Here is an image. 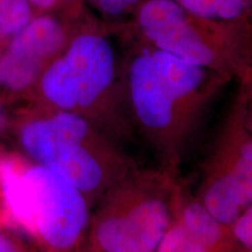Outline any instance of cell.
I'll list each match as a JSON object with an SVG mask.
<instances>
[{
  "label": "cell",
  "instance_id": "cell-4",
  "mask_svg": "<svg viewBox=\"0 0 252 252\" xmlns=\"http://www.w3.org/2000/svg\"><path fill=\"white\" fill-rule=\"evenodd\" d=\"M64 42L61 21L52 15L32 18L0 58V86L13 91L26 89Z\"/></svg>",
  "mask_w": 252,
  "mask_h": 252
},
{
  "label": "cell",
  "instance_id": "cell-1",
  "mask_svg": "<svg viewBox=\"0 0 252 252\" xmlns=\"http://www.w3.org/2000/svg\"><path fill=\"white\" fill-rule=\"evenodd\" d=\"M115 67V53L105 37L81 34L43 71L41 89L59 108H86L111 86Z\"/></svg>",
  "mask_w": 252,
  "mask_h": 252
},
{
  "label": "cell",
  "instance_id": "cell-18",
  "mask_svg": "<svg viewBox=\"0 0 252 252\" xmlns=\"http://www.w3.org/2000/svg\"><path fill=\"white\" fill-rule=\"evenodd\" d=\"M32 6H35L37 8H52L60 2L67 1V0H28ZM69 1V0H68Z\"/></svg>",
  "mask_w": 252,
  "mask_h": 252
},
{
  "label": "cell",
  "instance_id": "cell-9",
  "mask_svg": "<svg viewBox=\"0 0 252 252\" xmlns=\"http://www.w3.org/2000/svg\"><path fill=\"white\" fill-rule=\"evenodd\" d=\"M0 193L12 219L31 231L30 204L24 171L8 159L0 160Z\"/></svg>",
  "mask_w": 252,
  "mask_h": 252
},
{
  "label": "cell",
  "instance_id": "cell-14",
  "mask_svg": "<svg viewBox=\"0 0 252 252\" xmlns=\"http://www.w3.org/2000/svg\"><path fill=\"white\" fill-rule=\"evenodd\" d=\"M229 178L237 191L242 206H248L252 197V150L251 144H247L242 150L241 157L234 171L230 173Z\"/></svg>",
  "mask_w": 252,
  "mask_h": 252
},
{
  "label": "cell",
  "instance_id": "cell-12",
  "mask_svg": "<svg viewBox=\"0 0 252 252\" xmlns=\"http://www.w3.org/2000/svg\"><path fill=\"white\" fill-rule=\"evenodd\" d=\"M184 228L204 247H212L220 237V223L214 219L206 207L193 203L184 213Z\"/></svg>",
  "mask_w": 252,
  "mask_h": 252
},
{
  "label": "cell",
  "instance_id": "cell-2",
  "mask_svg": "<svg viewBox=\"0 0 252 252\" xmlns=\"http://www.w3.org/2000/svg\"><path fill=\"white\" fill-rule=\"evenodd\" d=\"M202 67L156 50L138 56L131 65L132 100L145 125L165 127L172 122L174 104L201 86Z\"/></svg>",
  "mask_w": 252,
  "mask_h": 252
},
{
  "label": "cell",
  "instance_id": "cell-13",
  "mask_svg": "<svg viewBox=\"0 0 252 252\" xmlns=\"http://www.w3.org/2000/svg\"><path fill=\"white\" fill-rule=\"evenodd\" d=\"M32 19L28 0H0V37H13Z\"/></svg>",
  "mask_w": 252,
  "mask_h": 252
},
{
  "label": "cell",
  "instance_id": "cell-16",
  "mask_svg": "<svg viewBox=\"0 0 252 252\" xmlns=\"http://www.w3.org/2000/svg\"><path fill=\"white\" fill-rule=\"evenodd\" d=\"M141 0H88L93 7L106 18H119L133 9Z\"/></svg>",
  "mask_w": 252,
  "mask_h": 252
},
{
  "label": "cell",
  "instance_id": "cell-15",
  "mask_svg": "<svg viewBox=\"0 0 252 252\" xmlns=\"http://www.w3.org/2000/svg\"><path fill=\"white\" fill-rule=\"evenodd\" d=\"M159 252H207L206 247L193 237L184 226H176L163 236Z\"/></svg>",
  "mask_w": 252,
  "mask_h": 252
},
{
  "label": "cell",
  "instance_id": "cell-3",
  "mask_svg": "<svg viewBox=\"0 0 252 252\" xmlns=\"http://www.w3.org/2000/svg\"><path fill=\"white\" fill-rule=\"evenodd\" d=\"M24 178L28 190L31 232L54 248L72 247L88 220L82 191L48 166L25 169Z\"/></svg>",
  "mask_w": 252,
  "mask_h": 252
},
{
  "label": "cell",
  "instance_id": "cell-19",
  "mask_svg": "<svg viewBox=\"0 0 252 252\" xmlns=\"http://www.w3.org/2000/svg\"><path fill=\"white\" fill-rule=\"evenodd\" d=\"M0 252H17L11 241L4 235H0Z\"/></svg>",
  "mask_w": 252,
  "mask_h": 252
},
{
  "label": "cell",
  "instance_id": "cell-17",
  "mask_svg": "<svg viewBox=\"0 0 252 252\" xmlns=\"http://www.w3.org/2000/svg\"><path fill=\"white\" fill-rule=\"evenodd\" d=\"M235 235L245 247L251 248L252 244V210L249 209L235 220Z\"/></svg>",
  "mask_w": 252,
  "mask_h": 252
},
{
  "label": "cell",
  "instance_id": "cell-5",
  "mask_svg": "<svg viewBox=\"0 0 252 252\" xmlns=\"http://www.w3.org/2000/svg\"><path fill=\"white\" fill-rule=\"evenodd\" d=\"M193 21L172 0H147L138 11L140 30L158 50L204 68L214 62L215 53Z\"/></svg>",
  "mask_w": 252,
  "mask_h": 252
},
{
  "label": "cell",
  "instance_id": "cell-11",
  "mask_svg": "<svg viewBox=\"0 0 252 252\" xmlns=\"http://www.w3.org/2000/svg\"><path fill=\"white\" fill-rule=\"evenodd\" d=\"M190 17L208 21H230L241 18L249 6L242 0H172Z\"/></svg>",
  "mask_w": 252,
  "mask_h": 252
},
{
  "label": "cell",
  "instance_id": "cell-20",
  "mask_svg": "<svg viewBox=\"0 0 252 252\" xmlns=\"http://www.w3.org/2000/svg\"><path fill=\"white\" fill-rule=\"evenodd\" d=\"M4 119H5V113H4V109L2 106L0 105V130H1L2 124H4Z\"/></svg>",
  "mask_w": 252,
  "mask_h": 252
},
{
  "label": "cell",
  "instance_id": "cell-6",
  "mask_svg": "<svg viewBox=\"0 0 252 252\" xmlns=\"http://www.w3.org/2000/svg\"><path fill=\"white\" fill-rule=\"evenodd\" d=\"M168 213L160 201H146L127 215L100 223L97 239L105 252H154L166 234Z\"/></svg>",
  "mask_w": 252,
  "mask_h": 252
},
{
  "label": "cell",
  "instance_id": "cell-8",
  "mask_svg": "<svg viewBox=\"0 0 252 252\" xmlns=\"http://www.w3.org/2000/svg\"><path fill=\"white\" fill-rule=\"evenodd\" d=\"M48 167L61 173L81 191L93 190L99 185L103 176L99 163L81 144L69 147Z\"/></svg>",
  "mask_w": 252,
  "mask_h": 252
},
{
  "label": "cell",
  "instance_id": "cell-10",
  "mask_svg": "<svg viewBox=\"0 0 252 252\" xmlns=\"http://www.w3.org/2000/svg\"><path fill=\"white\" fill-rule=\"evenodd\" d=\"M204 201L206 209L222 224L234 223L239 215V210L243 207L229 175L220 178L210 187Z\"/></svg>",
  "mask_w": 252,
  "mask_h": 252
},
{
  "label": "cell",
  "instance_id": "cell-7",
  "mask_svg": "<svg viewBox=\"0 0 252 252\" xmlns=\"http://www.w3.org/2000/svg\"><path fill=\"white\" fill-rule=\"evenodd\" d=\"M88 134V123L80 116L63 112L48 119L28 123L21 130L25 151L40 162L49 166L63 151L82 144Z\"/></svg>",
  "mask_w": 252,
  "mask_h": 252
}]
</instances>
